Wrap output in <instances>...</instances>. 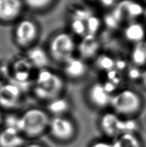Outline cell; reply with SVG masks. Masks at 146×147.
Returning a JSON list of instances; mask_svg holds the SVG:
<instances>
[{"instance_id":"5b68a950","label":"cell","mask_w":146,"mask_h":147,"mask_svg":"<svg viewBox=\"0 0 146 147\" xmlns=\"http://www.w3.org/2000/svg\"><path fill=\"white\" fill-rule=\"evenodd\" d=\"M48 132L55 142L68 144L72 142L77 135V127L71 118L62 115L51 117Z\"/></svg>"},{"instance_id":"8992f818","label":"cell","mask_w":146,"mask_h":147,"mask_svg":"<svg viewBox=\"0 0 146 147\" xmlns=\"http://www.w3.org/2000/svg\"><path fill=\"white\" fill-rule=\"evenodd\" d=\"M13 33L15 44L20 48L28 49L37 41L40 28L34 20L25 18L17 23Z\"/></svg>"},{"instance_id":"ffe728a7","label":"cell","mask_w":146,"mask_h":147,"mask_svg":"<svg viewBox=\"0 0 146 147\" xmlns=\"http://www.w3.org/2000/svg\"><path fill=\"white\" fill-rule=\"evenodd\" d=\"M23 2L25 7L31 11L35 12L46 11L51 9L56 3V1L52 0H28Z\"/></svg>"},{"instance_id":"30bf717a","label":"cell","mask_w":146,"mask_h":147,"mask_svg":"<svg viewBox=\"0 0 146 147\" xmlns=\"http://www.w3.org/2000/svg\"><path fill=\"white\" fill-rule=\"evenodd\" d=\"M25 7L19 0H0V23H11L19 19Z\"/></svg>"},{"instance_id":"7c38bea8","label":"cell","mask_w":146,"mask_h":147,"mask_svg":"<svg viewBox=\"0 0 146 147\" xmlns=\"http://www.w3.org/2000/svg\"><path fill=\"white\" fill-rule=\"evenodd\" d=\"M100 49V43L96 35L87 34L81 38L77 45V51L80 58L84 60L90 59L97 56Z\"/></svg>"},{"instance_id":"4fadbf2b","label":"cell","mask_w":146,"mask_h":147,"mask_svg":"<svg viewBox=\"0 0 146 147\" xmlns=\"http://www.w3.org/2000/svg\"><path fill=\"white\" fill-rule=\"evenodd\" d=\"M26 58L32 65L33 69L42 70L46 69L50 61V57L47 52L40 46H33L27 49Z\"/></svg>"},{"instance_id":"2e32d148","label":"cell","mask_w":146,"mask_h":147,"mask_svg":"<svg viewBox=\"0 0 146 147\" xmlns=\"http://www.w3.org/2000/svg\"><path fill=\"white\" fill-rule=\"evenodd\" d=\"M70 107L71 105L68 99L62 96L48 102L46 111L49 113V114L53 115V117L62 116L65 115L69 111Z\"/></svg>"},{"instance_id":"3957f363","label":"cell","mask_w":146,"mask_h":147,"mask_svg":"<svg viewBox=\"0 0 146 147\" xmlns=\"http://www.w3.org/2000/svg\"><path fill=\"white\" fill-rule=\"evenodd\" d=\"M144 100L139 92L125 88L112 94L110 107L120 117L133 118L142 111Z\"/></svg>"},{"instance_id":"5bb4252c","label":"cell","mask_w":146,"mask_h":147,"mask_svg":"<svg viewBox=\"0 0 146 147\" xmlns=\"http://www.w3.org/2000/svg\"><path fill=\"white\" fill-rule=\"evenodd\" d=\"M26 138L19 130L5 127L0 130V147H23Z\"/></svg>"},{"instance_id":"9c48e42d","label":"cell","mask_w":146,"mask_h":147,"mask_svg":"<svg viewBox=\"0 0 146 147\" xmlns=\"http://www.w3.org/2000/svg\"><path fill=\"white\" fill-rule=\"evenodd\" d=\"M21 99V89L17 85L7 83L0 85V109H15L20 105Z\"/></svg>"},{"instance_id":"7402d4cb","label":"cell","mask_w":146,"mask_h":147,"mask_svg":"<svg viewBox=\"0 0 146 147\" xmlns=\"http://www.w3.org/2000/svg\"><path fill=\"white\" fill-rule=\"evenodd\" d=\"M70 28L72 33L76 36L82 38L87 34L86 22L83 20L77 19H71L70 22Z\"/></svg>"},{"instance_id":"e0dca14e","label":"cell","mask_w":146,"mask_h":147,"mask_svg":"<svg viewBox=\"0 0 146 147\" xmlns=\"http://www.w3.org/2000/svg\"><path fill=\"white\" fill-rule=\"evenodd\" d=\"M112 141L113 147H144L138 133L122 134Z\"/></svg>"},{"instance_id":"277c9868","label":"cell","mask_w":146,"mask_h":147,"mask_svg":"<svg viewBox=\"0 0 146 147\" xmlns=\"http://www.w3.org/2000/svg\"><path fill=\"white\" fill-rule=\"evenodd\" d=\"M77 44L71 34L64 31L54 34L50 38L47 52L50 59L57 63L63 65L74 56Z\"/></svg>"},{"instance_id":"ac0fdd59","label":"cell","mask_w":146,"mask_h":147,"mask_svg":"<svg viewBox=\"0 0 146 147\" xmlns=\"http://www.w3.org/2000/svg\"><path fill=\"white\" fill-rule=\"evenodd\" d=\"M33 67L26 58L19 59L15 61L13 67L14 77L19 82H26L30 77L31 72Z\"/></svg>"},{"instance_id":"7a4b0ae2","label":"cell","mask_w":146,"mask_h":147,"mask_svg":"<svg viewBox=\"0 0 146 147\" xmlns=\"http://www.w3.org/2000/svg\"><path fill=\"white\" fill-rule=\"evenodd\" d=\"M51 117L45 110L33 107L19 115V130L26 139L34 140L48 132Z\"/></svg>"},{"instance_id":"44dd1931","label":"cell","mask_w":146,"mask_h":147,"mask_svg":"<svg viewBox=\"0 0 146 147\" xmlns=\"http://www.w3.org/2000/svg\"><path fill=\"white\" fill-rule=\"evenodd\" d=\"M95 64L96 67L103 71H110L115 67V62L113 58L108 55L102 54L95 57Z\"/></svg>"},{"instance_id":"484cf974","label":"cell","mask_w":146,"mask_h":147,"mask_svg":"<svg viewBox=\"0 0 146 147\" xmlns=\"http://www.w3.org/2000/svg\"><path fill=\"white\" fill-rule=\"evenodd\" d=\"M23 147H47L45 144L40 142H36V141H32L29 143H26V145Z\"/></svg>"},{"instance_id":"d4e9b609","label":"cell","mask_w":146,"mask_h":147,"mask_svg":"<svg viewBox=\"0 0 146 147\" xmlns=\"http://www.w3.org/2000/svg\"><path fill=\"white\" fill-rule=\"evenodd\" d=\"M88 147H113V141L108 139H97L93 141Z\"/></svg>"},{"instance_id":"d6986e66","label":"cell","mask_w":146,"mask_h":147,"mask_svg":"<svg viewBox=\"0 0 146 147\" xmlns=\"http://www.w3.org/2000/svg\"><path fill=\"white\" fill-rule=\"evenodd\" d=\"M131 58L135 66L140 67L146 65V41L135 44L132 50Z\"/></svg>"},{"instance_id":"cb8c5ba5","label":"cell","mask_w":146,"mask_h":147,"mask_svg":"<svg viewBox=\"0 0 146 147\" xmlns=\"http://www.w3.org/2000/svg\"><path fill=\"white\" fill-rule=\"evenodd\" d=\"M126 10H127V13L129 15V16L133 18L138 16L142 12V7L140 5L134 3L127 5Z\"/></svg>"},{"instance_id":"6da1fadb","label":"cell","mask_w":146,"mask_h":147,"mask_svg":"<svg viewBox=\"0 0 146 147\" xmlns=\"http://www.w3.org/2000/svg\"><path fill=\"white\" fill-rule=\"evenodd\" d=\"M64 88L63 78L46 68L40 70L38 73L32 90L38 99L48 103L62 96Z\"/></svg>"},{"instance_id":"52a82bcc","label":"cell","mask_w":146,"mask_h":147,"mask_svg":"<svg viewBox=\"0 0 146 147\" xmlns=\"http://www.w3.org/2000/svg\"><path fill=\"white\" fill-rule=\"evenodd\" d=\"M98 127L106 139L113 141L124 134V119L113 112L104 113L99 118Z\"/></svg>"},{"instance_id":"4316f807","label":"cell","mask_w":146,"mask_h":147,"mask_svg":"<svg viewBox=\"0 0 146 147\" xmlns=\"http://www.w3.org/2000/svg\"><path fill=\"white\" fill-rule=\"evenodd\" d=\"M140 80H141L143 86H144V88L146 90V69L144 70L143 72H142Z\"/></svg>"},{"instance_id":"8fae6325","label":"cell","mask_w":146,"mask_h":147,"mask_svg":"<svg viewBox=\"0 0 146 147\" xmlns=\"http://www.w3.org/2000/svg\"><path fill=\"white\" fill-rule=\"evenodd\" d=\"M62 65L64 75L70 80H81L88 74L86 63L80 57H72Z\"/></svg>"},{"instance_id":"9a60e30c","label":"cell","mask_w":146,"mask_h":147,"mask_svg":"<svg viewBox=\"0 0 146 147\" xmlns=\"http://www.w3.org/2000/svg\"><path fill=\"white\" fill-rule=\"evenodd\" d=\"M124 36L127 41L135 45L144 41L145 36L144 27L140 23H130L125 28Z\"/></svg>"},{"instance_id":"83f0119b","label":"cell","mask_w":146,"mask_h":147,"mask_svg":"<svg viewBox=\"0 0 146 147\" xmlns=\"http://www.w3.org/2000/svg\"><path fill=\"white\" fill-rule=\"evenodd\" d=\"M3 121H4V117L2 114L1 110H0V127H1L3 124Z\"/></svg>"},{"instance_id":"ba28073f","label":"cell","mask_w":146,"mask_h":147,"mask_svg":"<svg viewBox=\"0 0 146 147\" xmlns=\"http://www.w3.org/2000/svg\"><path fill=\"white\" fill-rule=\"evenodd\" d=\"M86 99L93 108L102 110L110 107L112 94L107 90L104 83L95 82L88 86Z\"/></svg>"},{"instance_id":"603a6c76","label":"cell","mask_w":146,"mask_h":147,"mask_svg":"<svg viewBox=\"0 0 146 147\" xmlns=\"http://www.w3.org/2000/svg\"><path fill=\"white\" fill-rule=\"evenodd\" d=\"M87 34L96 35V33L100 27V20L97 17L91 15L86 21Z\"/></svg>"}]
</instances>
